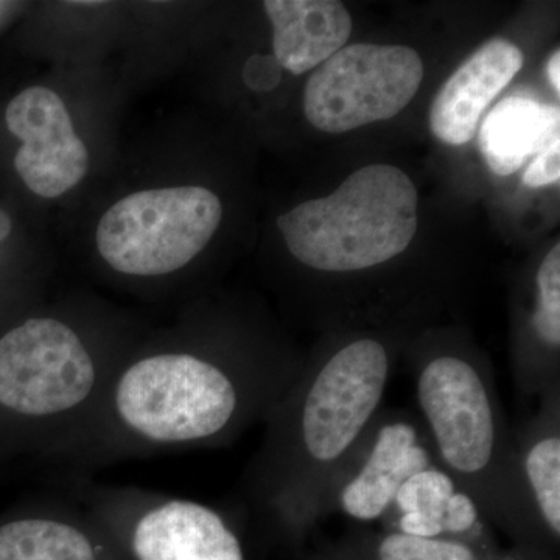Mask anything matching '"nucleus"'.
I'll list each match as a JSON object with an SVG mask.
<instances>
[{
  "label": "nucleus",
  "instance_id": "a211bd4d",
  "mask_svg": "<svg viewBox=\"0 0 560 560\" xmlns=\"http://www.w3.org/2000/svg\"><path fill=\"white\" fill-rule=\"evenodd\" d=\"M345 556L352 560H544V551L534 548L518 547L514 555L500 556L492 548L469 541L422 539L394 530L352 541Z\"/></svg>",
  "mask_w": 560,
  "mask_h": 560
},
{
  "label": "nucleus",
  "instance_id": "6ab92c4d",
  "mask_svg": "<svg viewBox=\"0 0 560 560\" xmlns=\"http://www.w3.org/2000/svg\"><path fill=\"white\" fill-rule=\"evenodd\" d=\"M560 178V138L552 140L547 149L541 150L523 175L525 186L539 189L559 183Z\"/></svg>",
  "mask_w": 560,
  "mask_h": 560
},
{
  "label": "nucleus",
  "instance_id": "39448f33",
  "mask_svg": "<svg viewBox=\"0 0 560 560\" xmlns=\"http://www.w3.org/2000/svg\"><path fill=\"white\" fill-rule=\"evenodd\" d=\"M291 256L323 275H355L407 250L418 231V190L400 168L353 172L329 197L278 219Z\"/></svg>",
  "mask_w": 560,
  "mask_h": 560
},
{
  "label": "nucleus",
  "instance_id": "9b49d317",
  "mask_svg": "<svg viewBox=\"0 0 560 560\" xmlns=\"http://www.w3.org/2000/svg\"><path fill=\"white\" fill-rule=\"evenodd\" d=\"M0 560H130L83 506H49L0 525Z\"/></svg>",
  "mask_w": 560,
  "mask_h": 560
},
{
  "label": "nucleus",
  "instance_id": "f8f14e48",
  "mask_svg": "<svg viewBox=\"0 0 560 560\" xmlns=\"http://www.w3.org/2000/svg\"><path fill=\"white\" fill-rule=\"evenodd\" d=\"M523 54L506 39H492L470 55L434 98L430 127L441 142H470L485 110L521 72Z\"/></svg>",
  "mask_w": 560,
  "mask_h": 560
},
{
  "label": "nucleus",
  "instance_id": "f3484780",
  "mask_svg": "<svg viewBox=\"0 0 560 560\" xmlns=\"http://www.w3.org/2000/svg\"><path fill=\"white\" fill-rule=\"evenodd\" d=\"M458 485L441 466H431L405 481L383 522L405 536L438 539L444 536V515Z\"/></svg>",
  "mask_w": 560,
  "mask_h": 560
},
{
  "label": "nucleus",
  "instance_id": "4468645a",
  "mask_svg": "<svg viewBox=\"0 0 560 560\" xmlns=\"http://www.w3.org/2000/svg\"><path fill=\"white\" fill-rule=\"evenodd\" d=\"M560 246H552L534 278L525 331L514 357V383L526 399L560 388Z\"/></svg>",
  "mask_w": 560,
  "mask_h": 560
},
{
  "label": "nucleus",
  "instance_id": "7ed1b4c3",
  "mask_svg": "<svg viewBox=\"0 0 560 560\" xmlns=\"http://www.w3.org/2000/svg\"><path fill=\"white\" fill-rule=\"evenodd\" d=\"M418 415L438 464L474 499L489 523L544 551L545 539L523 486L514 430L488 363L469 349L427 346L415 352Z\"/></svg>",
  "mask_w": 560,
  "mask_h": 560
},
{
  "label": "nucleus",
  "instance_id": "dca6fc26",
  "mask_svg": "<svg viewBox=\"0 0 560 560\" xmlns=\"http://www.w3.org/2000/svg\"><path fill=\"white\" fill-rule=\"evenodd\" d=\"M558 138L559 106L526 95H511L482 120L478 147L490 172L510 176Z\"/></svg>",
  "mask_w": 560,
  "mask_h": 560
},
{
  "label": "nucleus",
  "instance_id": "20e7f679",
  "mask_svg": "<svg viewBox=\"0 0 560 560\" xmlns=\"http://www.w3.org/2000/svg\"><path fill=\"white\" fill-rule=\"evenodd\" d=\"M128 353L51 313L11 327L0 337V436L46 458L94 411Z\"/></svg>",
  "mask_w": 560,
  "mask_h": 560
},
{
  "label": "nucleus",
  "instance_id": "f03ea898",
  "mask_svg": "<svg viewBox=\"0 0 560 560\" xmlns=\"http://www.w3.org/2000/svg\"><path fill=\"white\" fill-rule=\"evenodd\" d=\"M396 353L357 335L320 350L264 422L242 497L265 529L300 540L323 518L324 500L383 410Z\"/></svg>",
  "mask_w": 560,
  "mask_h": 560
},
{
  "label": "nucleus",
  "instance_id": "6e6552de",
  "mask_svg": "<svg viewBox=\"0 0 560 560\" xmlns=\"http://www.w3.org/2000/svg\"><path fill=\"white\" fill-rule=\"evenodd\" d=\"M422 79V60L410 47L352 44L313 72L304 91L305 117L331 135L393 119L418 94Z\"/></svg>",
  "mask_w": 560,
  "mask_h": 560
},
{
  "label": "nucleus",
  "instance_id": "f257e3e1",
  "mask_svg": "<svg viewBox=\"0 0 560 560\" xmlns=\"http://www.w3.org/2000/svg\"><path fill=\"white\" fill-rule=\"evenodd\" d=\"M302 364L245 342L187 340L130 350L94 411L44 459L92 471L228 447L264 425Z\"/></svg>",
  "mask_w": 560,
  "mask_h": 560
},
{
  "label": "nucleus",
  "instance_id": "9d476101",
  "mask_svg": "<svg viewBox=\"0 0 560 560\" xmlns=\"http://www.w3.org/2000/svg\"><path fill=\"white\" fill-rule=\"evenodd\" d=\"M7 128L22 145L14 168L25 186L43 198H57L86 176L90 153L75 135L60 95L32 86L7 106Z\"/></svg>",
  "mask_w": 560,
  "mask_h": 560
},
{
  "label": "nucleus",
  "instance_id": "0eeeda50",
  "mask_svg": "<svg viewBox=\"0 0 560 560\" xmlns=\"http://www.w3.org/2000/svg\"><path fill=\"white\" fill-rule=\"evenodd\" d=\"M80 503L130 560H245L231 518L200 501L136 486L86 485Z\"/></svg>",
  "mask_w": 560,
  "mask_h": 560
},
{
  "label": "nucleus",
  "instance_id": "1a4fd4ad",
  "mask_svg": "<svg viewBox=\"0 0 560 560\" xmlns=\"http://www.w3.org/2000/svg\"><path fill=\"white\" fill-rule=\"evenodd\" d=\"M440 466L418 412L383 408L324 500L323 518L341 512L359 522L383 521L405 481Z\"/></svg>",
  "mask_w": 560,
  "mask_h": 560
},
{
  "label": "nucleus",
  "instance_id": "423d86ee",
  "mask_svg": "<svg viewBox=\"0 0 560 560\" xmlns=\"http://www.w3.org/2000/svg\"><path fill=\"white\" fill-rule=\"evenodd\" d=\"M223 206L205 187L136 191L110 206L97 228V249L109 268L158 279L186 268L219 230Z\"/></svg>",
  "mask_w": 560,
  "mask_h": 560
},
{
  "label": "nucleus",
  "instance_id": "412c9836",
  "mask_svg": "<svg viewBox=\"0 0 560 560\" xmlns=\"http://www.w3.org/2000/svg\"><path fill=\"white\" fill-rule=\"evenodd\" d=\"M548 79H550L551 86L555 88V91L560 92V51L556 50L548 61L547 68Z\"/></svg>",
  "mask_w": 560,
  "mask_h": 560
},
{
  "label": "nucleus",
  "instance_id": "4be33fe9",
  "mask_svg": "<svg viewBox=\"0 0 560 560\" xmlns=\"http://www.w3.org/2000/svg\"><path fill=\"white\" fill-rule=\"evenodd\" d=\"M338 560H346V559H345V558H342V556H340V559H338Z\"/></svg>",
  "mask_w": 560,
  "mask_h": 560
},
{
  "label": "nucleus",
  "instance_id": "2eb2a0df",
  "mask_svg": "<svg viewBox=\"0 0 560 560\" xmlns=\"http://www.w3.org/2000/svg\"><path fill=\"white\" fill-rule=\"evenodd\" d=\"M515 451L526 495L548 544L560 537V388L514 431Z\"/></svg>",
  "mask_w": 560,
  "mask_h": 560
},
{
  "label": "nucleus",
  "instance_id": "ddd939ff",
  "mask_svg": "<svg viewBox=\"0 0 560 560\" xmlns=\"http://www.w3.org/2000/svg\"><path fill=\"white\" fill-rule=\"evenodd\" d=\"M275 31V58L294 75L319 68L340 51L352 33V18L337 0H267Z\"/></svg>",
  "mask_w": 560,
  "mask_h": 560
},
{
  "label": "nucleus",
  "instance_id": "aec40b11",
  "mask_svg": "<svg viewBox=\"0 0 560 560\" xmlns=\"http://www.w3.org/2000/svg\"><path fill=\"white\" fill-rule=\"evenodd\" d=\"M282 70L275 57H264V55H254L246 62L243 70V79L250 90L267 92L278 86Z\"/></svg>",
  "mask_w": 560,
  "mask_h": 560
}]
</instances>
